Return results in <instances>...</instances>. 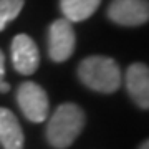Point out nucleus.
<instances>
[{
  "mask_svg": "<svg viewBox=\"0 0 149 149\" xmlns=\"http://www.w3.org/2000/svg\"><path fill=\"white\" fill-rule=\"evenodd\" d=\"M85 126V114L73 103H66L56 108L47 126V139L56 149H65L73 141Z\"/></svg>",
  "mask_w": 149,
  "mask_h": 149,
  "instance_id": "nucleus-1",
  "label": "nucleus"
},
{
  "mask_svg": "<svg viewBox=\"0 0 149 149\" xmlns=\"http://www.w3.org/2000/svg\"><path fill=\"white\" fill-rule=\"evenodd\" d=\"M78 76L88 88L100 93H113L119 88L121 71L109 56H88L81 61Z\"/></svg>",
  "mask_w": 149,
  "mask_h": 149,
  "instance_id": "nucleus-2",
  "label": "nucleus"
},
{
  "mask_svg": "<svg viewBox=\"0 0 149 149\" xmlns=\"http://www.w3.org/2000/svg\"><path fill=\"white\" fill-rule=\"evenodd\" d=\"M17 101L27 119L33 123H42L47 119L48 109H50L48 96L45 90L42 86H38L37 83L27 81V83L20 85L18 93H17Z\"/></svg>",
  "mask_w": 149,
  "mask_h": 149,
  "instance_id": "nucleus-3",
  "label": "nucleus"
},
{
  "mask_svg": "<svg viewBox=\"0 0 149 149\" xmlns=\"http://www.w3.org/2000/svg\"><path fill=\"white\" fill-rule=\"evenodd\" d=\"M74 30L66 18L55 20L48 30V55L53 61H65L74 52Z\"/></svg>",
  "mask_w": 149,
  "mask_h": 149,
  "instance_id": "nucleus-4",
  "label": "nucleus"
},
{
  "mask_svg": "<svg viewBox=\"0 0 149 149\" xmlns=\"http://www.w3.org/2000/svg\"><path fill=\"white\" fill-rule=\"evenodd\" d=\"M108 17L124 27L143 25L149 22V0H113Z\"/></svg>",
  "mask_w": 149,
  "mask_h": 149,
  "instance_id": "nucleus-5",
  "label": "nucleus"
},
{
  "mask_svg": "<svg viewBox=\"0 0 149 149\" xmlns=\"http://www.w3.org/2000/svg\"><path fill=\"white\" fill-rule=\"evenodd\" d=\"M12 63L13 68L22 74H32L38 68V48L35 42L25 33L17 35L12 42Z\"/></svg>",
  "mask_w": 149,
  "mask_h": 149,
  "instance_id": "nucleus-6",
  "label": "nucleus"
},
{
  "mask_svg": "<svg viewBox=\"0 0 149 149\" xmlns=\"http://www.w3.org/2000/svg\"><path fill=\"white\" fill-rule=\"evenodd\" d=\"M126 88L138 106L149 109V66L134 63L126 73Z\"/></svg>",
  "mask_w": 149,
  "mask_h": 149,
  "instance_id": "nucleus-7",
  "label": "nucleus"
},
{
  "mask_svg": "<svg viewBox=\"0 0 149 149\" xmlns=\"http://www.w3.org/2000/svg\"><path fill=\"white\" fill-rule=\"evenodd\" d=\"M0 143L5 149L23 148V131L12 111L0 108Z\"/></svg>",
  "mask_w": 149,
  "mask_h": 149,
  "instance_id": "nucleus-8",
  "label": "nucleus"
},
{
  "mask_svg": "<svg viewBox=\"0 0 149 149\" xmlns=\"http://www.w3.org/2000/svg\"><path fill=\"white\" fill-rule=\"evenodd\" d=\"M101 3V0H60V7L66 20L83 22L90 18Z\"/></svg>",
  "mask_w": 149,
  "mask_h": 149,
  "instance_id": "nucleus-9",
  "label": "nucleus"
},
{
  "mask_svg": "<svg viewBox=\"0 0 149 149\" xmlns=\"http://www.w3.org/2000/svg\"><path fill=\"white\" fill-rule=\"evenodd\" d=\"M23 8V0H0V32L7 23L15 20Z\"/></svg>",
  "mask_w": 149,
  "mask_h": 149,
  "instance_id": "nucleus-10",
  "label": "nucleus"
},
{
  "mask_svg": "<svg viewBox=\"0 0 149 149\" xmlns=\"http://www.w3.org/2000/svg\"><path fill=\"white\" fill-rule=\"evenodd\" d=\"M3 74H5V56L0 50V81H3Z\"/></svg>",
  "mask_w": 149,
  "mask_h": 149,
  "instance_id": "nucleus-11",
  "label": "nucleus"
},
{
  "mask_svg": "<svg viewBox=\"0 0 149 149\" xmlns=\"http://www.w3.org/2000/svg\"><path fill=\"white\" fill-rule=\"evenodd\" d=\"M8 90H10L8 83H5V81H0V91H2V93H7Z\"/></svg>",
  "mask_w": 149,
  "mask_h": 149,
  "instance_id": "nucleus-12",
  "label": "nucleus"
},
{
  "mask_svg": "<svg viewBox=\"0 0 149 149\" xmlns=\"http://www.w3.org/2000/svg\"><path fill=\"white\" fill-rule=\"evenodd\" d=\"M139 149H149V139L146 141V143H143V146H141Z\"/></svg>",
  "mask_w": 149,
  "mask_h": 149,
  "instance_id": "nucleus-13",
  "label": "nucleus"
}]
</instances>
